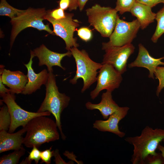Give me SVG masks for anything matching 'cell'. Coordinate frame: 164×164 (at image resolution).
<instances>
[{"instance_id":"cell-1","label":"cell","mask_w":164,"mask_h":164,"mask_svg":"<svg viewBox=\"0 0 164 164\" xmlns=\"http://www.w3.org/2000/svg\"><path fill=\"white\" fill-rule=\"evenodd\" d=\"M125 140L134 147L132 164H145L149 158L158 154L156 150L160 142L164 141V129L146 126L140 135L128 137Z\"/></svg>"},{"instance_id":"cell-2","label":"cell","mask_w":164,"mask_h":164,"mask_svg":"<svg viewBox=\"0 0 164 164\" xmlns=\"http://www.w3.org/2000/svg\"><path fill=\"white\" fill-rule=\"evenodd\" d=\"M46 116L34 118L25 127L26 134L23 138V144L28 148L58 140L60 135L56 121Z\"/></svg>"},{"instance_id":"cell-3","label":"cell","mask_w":164,"mask_h":164,"mask_svg":"<svg viewBox=\"0 0 164 164\" xmlns=\"http://www.w3.org/2000/svg\"><path fill=\"white\" fill-rule=\"evenodd\" d=\"M49 73L48 79L45 85V97L37 112L40 113L48 111L53 114L61 138L65 140L66 137L63 132L61 127V115L63 111L68 106L70 99L65 94L59 92L55 75L53 72Z\"/></svg>"},{"instance_id":"cell-4","label":"cell","mask_w":164,"mask_h":164,"mask_svg":"<svg viewBox=\"0 0 164 164\" xmlns=\"http://www.w3.org/2000/svg\"><path fill=\"white\" fill-rule=\"evenodd\" d=\"M47 12L44 8L35 9L30 7L11 19L10 22L12 27L10 36L11 48L18 34L28 27H33L39 31L44 30L50 34H55L49 25H45L43 22Z\"/></svg>"},{"instance_id":"cell-5","label":"cell","mask_w":164,"mask_h":164,"mask_svg":"<svg viewBox=\"0 0 164 164\" xmlns=\"http://www.w3.org/2000/svg\"><path fill=\"white\" fill-rule=\"evenodd\" d=\"M70 51L75 59L77 70L75 76L70 80V82L75 84L79 79L82 78L84 84L81 92L83 93L97 80V71L102 64L92 60L84 50H80L73 47Z\"/></svg>"},{"instance_id":"cell-6","label":"cell","mask_w":164,"mask_h":164,"mask_svg":"<svg viewBox=\"0 0 164 164\" xmlns=\"http://www.w3.org/2000/svg\"><path fill=\"white\" fill-rule=\"evenodd\" d=\"M90 25L101 36L109 37L115 28L118 16L117 11L111 7H102L96 4L86 10Z\"/></svg>"},{"instance_id":"cell-7","label":"cell","mask_w":164,"mask_h":164,"mask_svg":"<svg viewBox=\"0 0 164 164\" xmlns=\"http://www.w3.org/2000/svg\"><path fill=\"white\" fill-rule=\"evenodd\" d=\"M140 28V24L137 19L128 22L120 19L118 16L114 29L109 37V41L102 43V49L105 50L111 47L131 43Z\"/></svg>"},{"instance_id":"cell-8","label":"cell","mask_w":164,"mask_h":164,"mask_svg":"<svg viewBox=\"0 0 164 164\" xmlns=\"http://www.w3.org/2000/svg\"><path fill=\"white\" fill-rule=\"evenodd\" d=\"M1 102L7 105L11 118V123L8 132H13L17 128L25 127L33 118L41 116H49L51 113L48 111L43 112H30L22 108L16 103L14 94L9 92L2 97Z\"/></svg>"},{"instance_id":"cell-9","label":"cell","mask_w":164,"mask_h":164,"mask_svg":"<svg viewBox=\"0 0 164 164\" xmlns=\"http://www.w3.org/2000/svg\"><path fill=\"white\" fill-rule=\"evenodd\" d=\"M73 13H66L65 17L59 20L54 19L47 15L45 18L52 25L54 34L64 40L68 51L72 47L79 46L77 39L73 37V34L80 25L77 20L73 19Z\"/></svg>"},{"instance_id":"cell-10","label":"cell","mask_w":164,"mask_h":164,"mask_svg":"<svg viewBox=\"0 0 164 164\" xmlns=\"http://www.w3.org/2000/svg\"><path fill=\"white\" fill-rule=\"evenodd\" d=\"M102 64L97 77L96 87L90 93L92 100L97 97L103 90L105 89L112 92L119 87L122 80L121 74L112 66L108 64Z\"/></svg>"},{"instance_id":"cell-11","label":"cell","mask_w":164,"mask_h":164,"mask_svg":"<svg viewBox=\"0 0 164 164\" xmlns=\"http://www.w3.org/2000/svg\"><path fill=\"white\" fill-rule=\"evenodd\" d=\"M135 49L132 43L108 48L105 50V53L101 63L111 65L122 74L126 71L128 60L134 52Z\"/></svg>"},{"instance_id":"cell-12","label":"cell","mask_w":164,"mask_h":164,"mask_svg":"<svg viewBox=\"0 0 164 164\" xmlns=\"http://www.w3.org/2000/svg\"><path fill=\"white\" fill-rule=\"evenodd\" d=\"M32 51L35 56L39 59V66L46 65L49 72H53L52 67L53 66L59 67L65 70L61 64V61L65 56L70 57L72 55L70 51L65 53H59L49 50L43 44Z\"/></svg>"},{"instance_id":"cell-13","label":"cell","mask_w":164,"mask_h":164,"mask_svg":"<svg viewBox=\"0 0 164 164\" xmlns=\"http://www.w3.org/2000/svg\"><path fill=\"white\" fill-rule=\"evenodd\" d=\"M129 109L127 107H119L106 120L95 121L93 124V128L100 131L112 133L120 138L124 137L125 133L119 130L118 124L126 115Z\"/></svg>"},{"instance_id":"cell-14","label":"cell","mask_w":164,"mask_h":164,"mask_svg":"<svg viewBox=\"0 0 164 164\" xmlns=\"http://www.w3.org/2000/svg\"><path fill=\"white\" fill-rule=\"evenodd\" d=\"M35 57L33 51L30 50V57L27 64H24L27 70V76L28 81L22 94L29 95L40 89L43 85H45L48 79L49 73L44 69L38 73L34 72L32 68V59Z\"/></svg>"},{"instance_id":"cell-15","label":"cell","mask_w":164,"mask_h":164,"mask_svg":"<svg viewBox=\"0 0 164 164\" xmlns=\"http://www.w3.org/2000/svg\"><path fill=\"white\" fill-rule=\"evenodd\" d=\"M138 53L135 60L128 65L129 68L133 67H142L146 68L149 71V77L154 79V73L156 68L159 65H164V62L161 60L164 57L155 58L149 54L146 48L141 43L138 45Z\"/></svg>"},{"instance_id":"cell-16","label":"cell","mask_w":164,"mask_h":164,"mask_svg":"<svg viewBox=\"0 0 164 164\" xmlns=\"http://www.w3.org/2000/svg\"><path fill=\"white\" fill-rule=\"evenodd\" d=\"M0 74L3 83L9 88L11 93L22 94L28 81L27 75L20 71H11L5 69Z\"/></svg>"},{"instance_id":"cell-17","label":"cell","mask_w":164,"mask_h":164,"mask_svg":"<svg viewBox=\"0 0 164 164\" xmlns=\"http://www.w3.org/2000/svg\"><path fill=\"white\" fill-rule=\"evenodd\" d=\"M26 132L25 127L14 133L0 131V153L10 150H17L23 147L22 135Z\"/></svg>"},{"instance_id":"cell-18","label":"cell","mask_w":164,"mask_h":164,"mask_svg":"<svg viewBox=\"0 0 164 164\" xmlns=\"http://www.w3.org/2000/svg\"><path fill=\"white\" fill-rule=\"evenodd\" d=\"M111 93L112 92L107 91L103 93L101 101L99 103L94 104L88 102L85 104L86 107L89 110H98L103 118L107 119L120 107L113 99Z\"/></svg>"},{"instance_id":"cell-19","label":"cell","mask_w":164,"mask_h":164,"mask_svg":"<svg viewBox=\"0 0 164 164\" xmlns=\"http://www.w3.org/2000/svg\"><path fill=\"white\" fill-rule=\"evenodd\" d=\"M130 12L137 18L142 29H145L155 19L156 14L152 11V8L139 2L135 3Z\"/></svg>"},{"instance_id":"cell-20","label":"cell","mask_w":164,"mask_h":164,"mask_svg":"<svg viewBox=\"0 0 164 164\" xmlns=\"http://www.w3.org/2000/svg\"><path fill=\"white\" fill-rule=\"evenodd\" d=\"M156 14L155 19L157 24L151 38L152 41L155 43L157 42L159 38L164 33V5Z\"/></svg>"},{"instance_id":"cell-21","label":"cell","mask_w":164,"mask_h":164,"mask_svg":"<svg viewBox=\"0 0 164 164\" xmlns=\"http://www.w3.org/2000/svg\"><path fill=\"white\" fill-rule=\"evenodd\" d=\"M26 149L23 147L7 155H4L0 158V164H17L19 163L20 158L26 152Z\"/></svg>"},{"instance_id":"cell-22","label":"cell","mask_w":164,"mask_h":164,"mask_svg":"<svg viewBox=\"0 0 164 164\" xmlns=\"http://www.w3.org/2000/svg\"><path fill=\"white\" fill-rule=\"evenodd\" d=\"M24 10L19 9L10 5L6 0H0V15L5 16L12 19L22 13Z\"/></svg>"},{"instance_id":"cell-23","label":"cell","mask_w":164,"mask_h":164,"mask_svg":"<svg viewBox=\"0 0 164 164\" xmlns=\"http://www.w3.org/2000/svg\"><path fill=\"white\" fill-rule=\"evenodd\" d=\"M11 123V118L7 105H4L0 108V131H7Z\"/></svg>"},{"instance_id":"cell-24","label":"cell","mask_w":164,"mask_h":164,"mask_svg":"<svg viewBox=\"0 0 164 164\" xmlns=\"http://www.w3.org/2000/svg\"><path fill=\"white\" fill-rule=\"evenodd\" d=\"M136 0H117L114 8L120 14L130 12Z\"/></svg>"},{"instance_id":"cell-25","label":"cell","mask_w":164,"mask_h":164,"mask_svg":"<svg viewBox=\"0 0 164 164\" xmlns=\"http://www.w3.org/2000/svg\"><path fill=\"white\" fill-rule=\"evenodd\" d=\"M154 74L158 79L159 84L156 91V95L158 96L159 93L164 87V67H157L155 70Z\"/></svg>"},{"instance_id":"cell-26","label":"cell","mask_w":164,"mask_h":164,"mask_svg":"<svg viewBox=\"0 0 164 164\" xmlns=\"http://www.w3.org/2000/svg\"><path fill=\"white\" fill-rule=\"evenodd\" d=\"M64 10L58 7L51 10L47 11V15L55 20H59L66 17Z\"/></svg>"},{"instance_id":"cell-27","label":"cell","mask_w":164,"mask_h":164,"mask_svg":"<svg viewBox=\"0 0 164 164\" xmlns=\"http://www.w3.org/2000/svg\"><path fill=\"white\" fill-rule=\"evenodd\" d=\"M78 36L82 40L87 42L92 38V31L87 27H81L77 30Z\"/></svg>"},{"instance_id":"cell-28","label":"cell","mask_w":164,"mask_h":164,"mask_svg":"<svg viewBox=\"0 0 164 164\" xmlns=\"http://www.w3.org/2000/svg\"><path fill=\"white\" fill-rule=\"evenodd\" d=\"M52 146L49 149H46L41 152V163H45L49 164L51 162V158L53 156L54 150L51 151Z\"/></svg>"},{"instance_id":"cell-29","label":"cell","mask_w":164,"mask_h":164,"mask_svg":"<svg viewBox=\"0 0 164 164\" xmlns=\"http://www.w3.org/2000/svg\"><path fill=\"white\" fill-rule=\"evenodd\" d=\"M31 152L29 153L28 157L29 159L32 161L34 160L35 163H38L39 160L41 159V152L36 146H33Z\"/></svg>"},{"instance_id":"cell-30","label":"cell","mask_w":164,"mask_h":164,"mask_svg":"<svg viewBox=\"0 0 164 164\" xmlns=\"http://www.w3.org/2000/svg\"><path fill=\"white\" fill-rule=\"evenodd\" d=\"M53 156L54 157V161L55 163L56 164H72L73 162L72 161H70L68 162H66L61 157L59 153V151L58 149H56L53 152Z\"/></svg>"},{"instance_id":"cell-31","label":"cell","mask_w":164,"mask_h":164,"mask_svg":"<svg viewBox=\"0 0 164 164\" xmlns=\"http://www.w3.org/2000/svg\"><path fill=\"white\" fill-rule=\"evenodd\" d=\"M136 2L148 6L151 8L162 3L161 0H136Z\"/></svg>"},{"instance_id":"cell-32","label":"cell","mask_w":164,"mask_h":164,"mask_svg":"<svg viewBox=\"0 0 164 164\" xmlns=\"http://www.w3.org/2000/svg\"><path fill=\"white\" fill-rule=\"evenodd\" d=\"M59 7L63 10L69 8L70 4V0H59L58 2Z\"/></svg>"},{"instance_id":"cell-33","label":"cell","mask_w":164,"mask_h":164,"mask_svg":"<svg viewBox=\"0 0 164 164\" xmlns=\"http://www.w3.org/2000/svg\"><path fill=\"white\" fill-rule=\"evenodd\" d=\"M10 92L9 89L5 87L1 79L0 78V95L2 97L5 94L8 92Z\"/></svg>"},{"instance_id":"cell-34","label":"cell","mask_w":164,"mask_h":164,"mask_svg":"<svg viewBox=\"0 0 164 164\" xmlns=\"http://www.w3.org/2000/svg\"><path fill=\"white\" fill-rule=\"evenodd\" d=\"M70 4L69 8V10L70 11L73 10H76L78 7V0H70Z\"/></svg>"},{"instance_id":"cell-35","label":"cell","mask_w":164,"mask_h":164,"mask_svg":"<svg viewBox=\"0 0 164 164\" xmlns=\"http://www.w3.org/2000/svg\"><path fill=\"white\" fill-rule=\"evenodd\" d=\"M88 0H78V7L80 11H82L84 8Z\"/></svg>"},{"instance_id":"cell-36","label":"cell","mask_w":164,"mask_h":164,"mask_svg":"<svg viewBox=\"0 0 164 164\" xmlns=\"http://www.w3.org/2000/svg\"><path fill=\"white\" fill-rule=\"evenodd\" d=\"M158 149L161 152V155L164 160V146L159 144L158 146Z\"/></svg>"},{"instance_id":"cell-37","label":"cell","mask_w":164,"mask_h":164,"mask_svg":"<svg viewBox=\"0 0 164 164\" xmlns=\"http://www.w3.org/2000/svg\"><path fill=\"white\" fill-rule=\"evenodd\" d=\"M32 161H30L28 157H26L25 159L23 160L20 163L21 164H30Z\"/></svg>"},{"instance_id":"cell-38","label":"cell","mask_w":164,"mask_h":164,"mask_svg":"<svg viewBox=\"0 0 164 164\" xmlns=\"http://www.w3.org/2000/svg\"><path fill=\"white\" fill-rule=\"evenodd\" d=\"M162 3H164V0H161Z\"/></svg>"}]
</instances>
